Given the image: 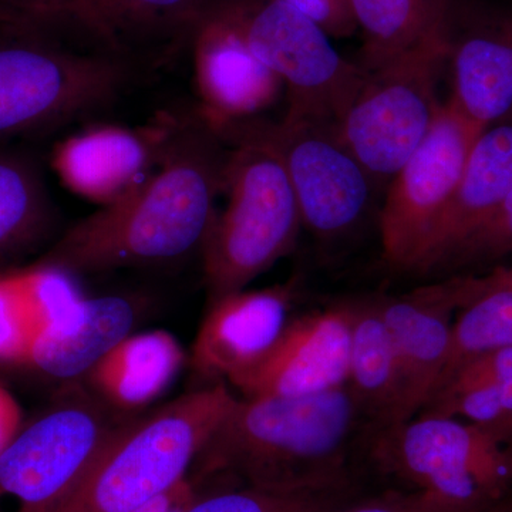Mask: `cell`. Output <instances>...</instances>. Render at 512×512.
<instances>
[{
  "instance_id": "obj_1",
  "label": "cell",
  "mask_w": 512,
  "mask_h": 512,
  "mask_svg": "<svg viewBox=\"0 0 512 512\" xmlns=\"http://www.w3.org/2000/svg\"><path fill=\"white\" fill-rule=\"evenodd\" d=\"M204 116L165 134L158 171L67 229L40 261L73 275L161 264L202 247L228 151Z\"/></svg>"
},
{
  "instance_id": "obj_2",
  "label": "cell",
  "mask_w": 512,
  "mask_h": 512,
  "mask_svg": "<svg viewBox=\"0 0 512 512\" xmlns=\"http://www.w3.org/2000/svg\"><path fill=\"white\" fill-rule=\"evenodd\" d=\"M373 429L348 384L329 392L235 400L194 466L276 490L352 488L349 461Z\"/></svg>"
},
{
  "instance_id": "obj_3",
  "label": "cell",
  "mask_w": 512,
  "mask_h": 512,
  "mask_svg": "<svg viewBox=\"0 0 512 512\" xmlns=\"http://www.w3.org/2000/svg\"><path fill=\"white\" fill-rule=\"evenodd\" d=\"M237 397L224 384L117 427L53 512H134L187 478Z\"/></svg>"
},
{
  "instance_id": "obj_4",
  "label": "cell",
  "mask_w": 512,
  "mask_h": 512,
  "mask_svg": "<svg viewBox=\"0 0 512 512\" xmlns=\"http://www.w3.org/2000/svg\"><path fill=\"white\" fill-rule=\"evenodd\" d=\"M228 151L222 191L224 212L214 215L204 242V276L211 302L244 291L295 247L303 227L284 165L254 138L221 136Z\"/></svg>"
},
{
  "instance_id": "obj_5",
  "label": "cell",
  "mask_w": 512,
  "mask_h": 512,
  "mask_svg": "<svg viewBox=\"0 0 512 512\" xmlns=\"http://www.w3.org/2000/svg\"><path fill=\"white\" fill-rule=\"evenodd\" d=\"M367 450L400 488L434 495L464 512L512 498V441L457 417L419 413L370 433Z\"/></svg>"
},
{
  "instance_id": "obj_6",
  "label": "cell",
  "mask_w": 512,
  "mask_h": 512,
  "mask_svg": "<svg viewBox=\"0 0 512 512\" xmlns=\"http://www.w3.org/2000/svg\"><path fill=\"white\" fill-rule=\"evenodd\" d=\"M448 26L450 10L412 46L367 72L338 123L340 136L377 188L386 190L439 116L443 101L437 86L447 67Z\"/></svg>"
},
{
  "instance_id": "obj_7",
  "label": "cell",
  "mask_w": 512,
  "mask_h": 512,
  "mask_svg": "<svg viewBox=\"0 0 512 512\" xmlns=\"http://www.w3.org/2000/svg\"><path fill=\"white\" fill-rule=\"evenodd\" d=\"M32 26H0V138L52 130L104 109L128 79L114 56L66 49Z\"/></svg>"
},
{
  "instance_id": "obj_8",
  "label": "cell",
  "mask_w": 512,
  "mask_h": 512,
  "mask_svg": "<svg viewBox=\"0 0 512 512\" xmlns=\"http://www.w3.org/2000/svg\"><path fill=\"white\" fill-rule=\"evenodd\" d=\"M217 131L254 138L274 151L291 181L302 225L316 238L343 237L369 210L377 187L346 146L338 123L285 114L279 123L249 119Z\"/></svg>"
},
{
  "instance_id": "obj_9",
  "label": "cell",
  "mask_w": 512,
  "mask_h": 512,
  "mask_svg": "<svg viewBox=\"0 0 512 512\" xmlns=\"http://www.w3.org/2000/svg\"><path fill=\"white\" fill-rule=\"evenodd\" d=\"M252 53L288 90L286 116L339 123L366 70L339 55L329 36L279 0H235Z\"/></svg>"
},
{
  "instance_id": "obj_10",
  "label": "cell",
  "mask_w": 512,
  "mask_h": 512,
  "mask_svg": "<svg viewBox=\"0 0 512 512\" xmlns=\"http://www.w3.org/2000/svg\"><path fill=\"white\" fill-rule=\"evenodd\" d=\"M116 429L84 400L23 426L0 453V512L55 511Z\"/></svg>"
},
{
  "instance_id": "obj_11",
  "label": "cell",
  "mask_w": 512,
  "mask_h": 512,
  "mask_svg": "<svg viewBox=\"0 0 512 512\" xmlns=\"http://www.w3.org/2000/svg\"><path fill=\"white\" fill-rule=\"evenodd\" d=\"M483 131L443 101L429 134L387 185L379 228L383 258L392 268H416Z\"/></svg>"
},
{
  "instance_id": "obj_12",
  "label": "cell",
  "mask_w": 512,
  "mask_h": 512,
  "mask_svg": "<svg viewBox=\"0 0 512 512\" xmlns=\"http://www.w3.org/2000/svg\"><path fill=\"white\" fill-rule=\"evenodd\" d=\"M350 303L291 319L258 362L229 382L244 397H293L348 384Z\"/></svg>"
},
{
  "instance_id": "obj_13",
  "label": "cell",
  "mask_w": 512,
  "mask_h": 512,
  "mask_svg": "<svg viewBox=\"0 0 512 512\" xmlns=\"http://www.w3.org/2000/svg\"><path fill=\"white\" fill-rule=\"evenodd\" d=\"M192 42L202 116L215 130L252 119L274 103L284 84L252 53L235 0H214Z\"/></svg>"
},
{
  "instance_id": "obj_14",
  "label": "cell",
  "mask_w": 512,
  "mask_h": 512,
  "mask_svg": "<svg viewBox=\"0 0 512 512\" xmlns=\"http://www.w3.org/2000/svg\"><path fill=\"white\" fill-rule=\"evenodd\" d=\"M467 299L466 276L380 299L402 373L399 423L419 414L440 386L450 360L456 311Z\"/></svg>"
},
{
  "instance_id": "obj_15",
  "label": "cell",
  "mask_w": 512,
  "mask_h": 512,
  "mask_svg": "<svg viewBox=\"0 0 512 512\" xmlns=\"http://www.w3.org/2000/svg\"><path fill=\"white\" fill-rule=\"evenodd\" d=\"M447 67L448 100L467 120L485 130L512 116V12L458 20L450 9Z\"/></svg>"
},
{
  "instance_id": "obj_16",
  "label": "cell",
  "mask_w": 512,
  "mask_h": 512,
  "mask_svg": "<svg viewBox=\"0 0 512 512\" xmlns=\"http://www.w3.org/2000/svg\"><path fill=\"white\" fill-rule=\"evenodd\" d=\"M291 296L278 286L212 301L192 346L195 372L205 379L231 380L258 362L288 325Z\"/></svg>"
},
{
  "instance_id": "obj_17",
  "label": "cell",
  "mask_w": 512,
  "mask_h": 512,
  "mask_svg": "<svg viewBox=\"0 0 512 512\" xmlns=\"http://www.w3.org/2000/svg\"><path fill=\"white\" fill-rule=\"evenodd\" d=\"M512 190V116L485 128L413 272L441 271L447 259L503 204Z\"/></svg>"
},
{
  "instance_id": "obj_18",
  "label": "cell",
  "mask_w": 512,
  "mask_h": 512,
  "mask_svg": "<svg viewBox=\"0 0 512 512\" xmlns=\"http://www.w3.org/2000/svg\"><path fill=\"white\" fill-rule=\"evenodd\" d=\"M167 130L148 136L119 126H94L66 138L53 167L66 187L101 207L113 204L148 177Z\"/></svg>"
},
{
  "instance_id": "obj_19",
  "label": "cell",
  "mask_w": 512,
  "mask_h": 512,
  "mask_svg": "<svg viewBox=\"0 0 512 512\" xmlns=\"http://www.w3.org/2000/svg\"><path fill=\"white\" fill-rule=\"evenodd\" d=\"M84 295L74 275L39 261L0 272V363L25 366L37 340L73 315Z\"/></svg>"
},
{
  "instance_id": "obj_20",
  "label": "cell",
  "mask_w": 512,
  "mask_h": 512,
  "mask_svg": "<svg viewBox=\"0 0 512 512\" xmlns=\"http://www.w3.org/2000/svg\"><path fill=\"white\" fill-rule=\"evenodd\" d=\"M136 322V308L123 296H97L79 303L69 319L42 336L26 365L55 379L87 375Z\"/></svg>"
},
{
  "instance_id": "obj_21",
  "label": "cell",
  "mask_w": 512,
  "mask_h": 512,
  "mask_svg": "<svg viewBox=\"0 0 512 512\" xmlns=\"http://www.w3.org/2000/svg\"><path fill=\"white\" fill-rule=\"evenodd\" d=\"M349 303L348 387L375 431L400 421L403 384L399 357L380 299Z\"/></svg>"
},
{
  "instance_id": "obj_22",
  "label": "cell",
  "mask_w": 512,
  "mask_h": 512,
  "mask_svg": "<svg viewBox=\"0 0 512 512\" xmlns=\"http://www.w3.org/2000/svg\"><path fill=\"white\" fill-rule=\"evenodd\" d=\"M184 352L165 330L128 335L87 373L104 397L121 407L156 400L180 372Z\"/></svg>"
},
{
  "instance_id": "obj_23",
  "label": "cell",
  "mask_w": 512,
  "mask_h": 512,
  "mask_svg": "<svg viewBox=\"0 0 512 512\" xmlns=\"http://www.w3.org/2000/svg\"><path fill=\"white\" fill-rule=\"evenodd\" d=\"M420 413L457 417L512 441V348L457 367Z\"/></svg>"
},
{
  "instance_id": "obj_24",
  "label": "cell",
  "mask_w": 512,
  "mask_h": 512,
  "mask_svg": "<svg viewBox=\"0 0 512 512\" xmlns=\"http://www.w3.org/2000/svg\"><path fill=\"white\" fill-rule=\"evenodd\" d=\"M214 0H90L99 40L121 53L127 42L171 43L194 36Z\"/></svg>"
},
{
  "instance_id": "obj_25",
  "label": "cell",
  "mask_w": 512,
  "mask_h": 512,
  "mask_svg": "<svg viewBox=\"0 0 512 512\" xmlns=\"http://www.w3.org/2000/svg\"><path fill=\"white\" fill-rule=\"evenodd\" d=\"M453 0H350L362 33L360 67L370 72L420 39Z\"/></svg>"
},
{
  "instance_id": "obj_26",
  "label": "cell",
  "mask_w": 512,
  "mask_h": 512,
  "mask_svg": "<svg viewBox=\"0 0 512 512\" xmlns=\"http://www.w3.org/2000/svg\"><path fill=\"white\" fill-rule=\"evenodd\" d=\"M52 218V201L35 161L0 151V261L33 244Z\"/></svg>"
},
{
  "instance_id": "obj_27",
  "label": "cell",
  "mask_w": 512,
  "mask_h": 512,
  "mask_svg": "<svg viewBox=\"0 0 512 512\" xmlns=\"http://www.w3.org/2000/svg\"><path fill=\"white\" fill-rule=\"evenodd\" d=\"M507 348H512V286H500L478 293L458 311L441 383L468 360Z\"/></svg>"
},
{
  "instance_id": "obj_28",
  "label": "cell",
  "mask_w": 512,
  "mask_h": 512,
  "mask_svg": "<svg viewBox=\"0 0 512 512\" xmlns=\"http://www.w3.org/2000/svg\"><path fill=\"white\" fill-rule=\"evenodd\" d=\"M353 488L276 490L242 484L195 498L185 512H326L353 500Z\"/></svg>"
},
{
  "instance_id": "obj_29",
  "label": "cell",
  "mask_w": 512,
  "mask_h": 512,
  "mask_svg": "<svg viewBox=\"0 0 512 512\" xmlns=\"http://www.w3.org/2000/svg\"><path fill=\"white\" fill-rule=\"evenodd\" d=\"M512 252V190L503 204L447 259L443 268H464L495 261Z\"/></svg>"
},
{
  "instance_id": "obj_30",
  "label": "cell",
  "mask_w": 512,
  "mask_h": 512,
  "mask_svg": "<svg viewBox=\"0 0 512 512\" xmlns=\"http://www.w3.org/2000/svg\"><path fill=\"white\" fill-rule=\"evenodd\" d=\"M0 8L16 13L40 29L74 26L99 39L90 0H0Z\"/></svg>"
},
{
  "instance_id": "obj_31",
  "label": "cell",
  "mask_w": 512,
  "mask_h": 512,
  "mask_svg": "<svg viewBox=\"0 0 512 512\" xmlns=\"http://www.w3.org/2000/svg\"><path fill=\"white\" fill-rule=\"evenodd\" d=\"M326 512H464L454 505L421 493V491L392 488L383 493L348 501Z\"/></svg>"
},
{
  "instance_id": "obj_32",
  "label": "cell",
  "mask_w": 512,
  "mask_h": 512,
  "mask_svg": "<svg viewBox=\"0 0 512 512\" xmlns=\"http://www.w3.org/2000/svg\"><path fill=\"white\" fill-rule=\"evenodd\" d=\"M311 19L329 37L355 35L357 25L350 0H279Z\"/></svg>"
},
{
  "instance_id": "obj_33",
  "label": "cell",
  "mask_w": 512,
  "mask_h": 512,
  "mask_svg": "<svg viewBox=\"0 0 512 512\" xmlns=\"http://www.w3.org/2000/svg\"><path fill=\"white\" fill-rule=\"evenodd\" d=\"M22 427V406L15 394L0 383V453L18 436Z\"/></svg>"
},
{
  "instance_id": "obj_34",
  "label": "cell",
  "mask_w": 512,
  "mask_h": 512,
  "mask_svg": "<svg viewBox=\"0 0 512 512\" xmlns=\"http://www.w3.org/2000/svg\"><path fill=\"white\" fill-rule=\"evenodd\" d=\"M197 497L198 494L194 485L191 484L188 478H185L170 491L134 512H185Z\"/></svg>"
},
{
  "instance_id": "obj_35",
  "label": "cell",
  "mask_w": 512,
  "mask_h": 512,
  "mask_svg": "<svg viewBox=\"0 0 512 512\" xmlns=\"http://www.w3.org/2000/svg\"><path fill=\"white\" fill-rule=\"evenodd\" d=\"M3 25L32 26V28H37V26L29 23L28 20L20 18V16L16 15V13L9 12V10L0 8V26Z\"/></svg>"
},
{
  "instance_id": "obj_36",
  "label": "cell",
  "mask_w": 512,
  "mask_h": 512,
  "mask_svg": "<svg viewBox=\"0 0 512 512\" xmlns=\"http://www.w3.org/2000/svg\"><path fill=\"white\" fill-rule=\"evenodd\" d=\"M508 505H510V501H507V503L498 505V507L493 508V510L487 511V512H505L507 510Z\"/></svg>"
},
{
  "instance_id": "obj_37",
  "label": "cell",
  "mask_w": 512,
  "mask_h": 512,
  "mask_svg": "<svg viewBox=\"0 0 512 512\" xmlns=\"http://www.w3.org/2000/svg\"><path fill=\"white\" fill-rule=\"evenodd\" d=\"M505 512H512V501H511V504L508 505V508H507V510H505Z\"/></svg>"
}]
</instances>
